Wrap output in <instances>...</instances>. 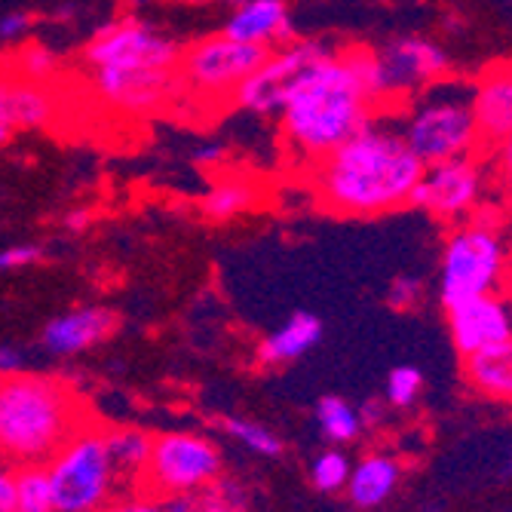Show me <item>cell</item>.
Instances as JSON below:
<instances>
[{
    "label": "cell",
    "mask_w": 512,
    "mask_h": 512,
    "mask_svg": "<svg viewBox=\"0 0 512 512\" xmlns=\"http://www.w3.org/2000/svg\"><path fill=\"white\" fill-rule=\"evenodd\" d=\"M34 13L31 10H7L0 16V43H25L31 28H34Z\"/></svg>",
    "instance_id": "31"
},
{
    "label": "cell",
    "mask_w": 512,
    "mask_h": 512,
    "mask_svg": "<svg viewBox=\"0 0 512 512\" xmlns=\"http://www.w3.org/2000/svg\"><path fill=\"white\" fill-rule=\"evenodd\" d=\"M509 273L503 218L491 203L473 218L448 227L439 258V301L454 307L470 298L500 295Z\"/></svg>",
    "instance_id": "7"
},
{
    "label": "cell",
    "mask_w": 512,
    "mask_h": 512,
    "mask_svg": "<svg viewBox=\"0 0 512 512\" xmlns=\"http://www.w3.org/2000/svg\"><path fill=\"white\" fill-rule=\"evenodd\" d=\"M325 53H329V46L319 43V40H298L295 37L286 46H276V50L267 53L261 68L234 92V105L240 111L255 114V117H273V114L279 117V111H283L295 83Z\"/></svg>",
    "instance_id": "12"
},
{
    "label": "cell",
    "mask_w": 512,
    "mask_h": 512,
    "mask_svg": "<svg viewBox=\"0 0 512 512\" xmlns=\"http://www.w3.org/2000/svg\"><path fill=\"white\" fill-rule=\"evenodd\" d=\"M390 117L411 154L424 166L485 154L467 80L445 77L442 83L417 92L402 108L390 111Z\"/></svg>",
    "instance_id": "6"
},
{
    "label": "cell",
    "mask_w": 512,
    "mask_h": 512,
    "mask_svg": "<svg viewBox=\"0 0 512 512\" xmlns=\"http://www.w3.org/2000/svg\"><path fill=\"white\" fill-rule=\"evenodd\" d=\"M197 512H246V503L237 491V485L230 482H215L206 494H203V503Z\"/></svg>",
    "instance_id": "30"
},
{
    "label": "cell",
    "mask_w": 512,
    "mask_h": 512,
    "mask_svg": "<svg viewBox=\"0 0 512 512\" xmlns=\"http://www.w3.org/2000/svg\"><path fill=\"white\" fill-rule=\"evenodd\" d=\"M56 512H105L114 500L117 473L108 454L105 427H80L46 463Z\"/></svg>",
    "instance_id": "8"
},
{
    "label": "cell",
    "mask_w": 512,
    "mask_h": 512,
    "mask_svg": "<svg viewBox=\"0 0 512 512\" xmlns=\"http://www.w3.org/2000/svg\"><path fill=\"white\" fill-rule=\"evenodd\" d=\"M105 512H166V506H163L160 497L135 491V494L120 497V500H111V506Z\"/></svg>",
    "instance_id": "33"
},
{
    "label": "cell",
    "mask_w": 512,
    "mask_h": 512,
    "mask_svg": "<svg viewBox=\"0 0 512 512\" xmlns=\"http://www.w3.org/2000/svg\"><path fill=\"white\" fill-rule=\"evenodd\" d=\"M448 313V332L460 359H470L506 338H512V307L500 295H482L454 304Z\"/></svg>",
    "instance_id": "13"
},
{
    "label": "cell",
    "mask_w": 512,
    "mask_h": 512,
    "mask_svg": "<svg viewBox=\"0 0 512 512\" xmlns=\"http://www.w3.org/2000/svg\"><path fill=\"white\" fill-rule=\"evenodd\" d=\"M86 427L77 393L50 375L0 378V454L16 463L50 457Z\"/></svg>",
    "instance_id": "4"
},
{
    "label": "cell",
    "mask_w": 512,
    "mask_h": 512,
    "mask_svg": "<svg viewBox=\"0 0 512 512\" xmlns=\"http://www.w3.org/2000/svg\"><path fill=\"white\" fill-rule=\"evenodd\" d=\"M80 59L96 99L117 114H154L178 86V43L142 16H114L99 25Z\"/></svg>",
    "instance_id": "2"
},
{
    "label": "cell",
    "mask_w": 512,
    "mask_h": 512,
    "mask_svg": "<svg viewBox=\"0 0 512 512\" xmlns=\"http://www.w3.org/2000/svg\"><path fill=\"white\" fill-rule=\"evenodd\" d=\"M384 402L390 408H411L424 393V371L417 365H396L387 375Z\"/></svg>",
    "instance_id": "27"
},
{
    "label": "cell",
    "mask_w": 512,
    "mask_h": 512,
    "mask_svg": "<svg viewBox=\"0 0 512 512\" xmlns=\"http://www.w3.org/2000/svg\"><path fill=\"white\" fill-rule=\"evenodd\" d=\"M16 71L22 80L46 86L59 74V56L53 46H46L43 40H25L16 56Z\"/></svg>",
    "instance_id": "24"
},
{
    "label": "cell",
    "mask_w": 512,
    "mask_h": 512,
    "mask_svg": "<svg viewBox=\"0 0 512 512\" xmlns=\"http://www.w3.org/2000/svg\"><path fill=\"white\" fill-rule=\"evenodd\" d=\"M105 442H108V454L114 463L117 482H126L129 488L142 485L154 439L145 430H135V427H108Z\"/></svg>",
    "instance_id": "20"
},
{
    "label": "cell",
    "mask_w": 512,
    "mask_h": 512,
    "mask_svg": "<svg viewBox=\"0 0 512 512\" xmlns=\"http://www.w3.org/2000/svg\"><path fill=\"white\" fill-rule=\"evenodd\" d=\"M117 332V316L108 307H74L43 325L40 344L56 356H74L105 344Z\"/></svg>",
    "instance_id": "16"
},
{
    "label": "cell",
    "mask_w": 512,
    "mask_h": 512,
    "mask_svg": "<svg viewBox=\"0 0 512 512\" xmlns=\"http://www.w3.org/2000/svg\"><path fill=\"white\" fill-rule=\"evenodd\" d=\"M344 59L381 114L402 108L451 74V56L427 34H399L384 46H347Z\"/></svg>",
    "instance_id": "5"
},
{
    "label": "cell",
    "mask_w": 512,
    "mask_h": 512,
    "mask_svg": "<svg viewBox=\"0 0 512 512\" xmlns=\"http://www.w3.org/2000/svg\"><path fill=\"white\" fill-rule=\"evenodd\" d=\"M255 203H258L255 184L246 178L230 175V178H218L203 194L200 209L209 221H234V218L246 215Z\"/></svg>",
    "instance_id": "21"
},
{
    "label": "cell",
    "mask_w": 512,
    "mask_h": 512,
    "mask_svg": "<svg viewBox=\"0 0 512 512\" xmlns=\"http://www.w3.org/2000/svg\"><path fill=\"white\" fill-rule=\"evenodd\" d=\"M463 381L491 402L512 405V338L463 359Z\"/></svg>",
    "instance_id": "19"
},
{
    "label": "cell",
    "mask_w": 512,
    "mask_h": 512,
    "mask_svg": "<svg viewBox=\"0 0 512 512\" xmlns=\"http://www.w3.org/2000/svg\"><path fill=\"white\" fill-rule=\"evenodd\" d=\"M221 451L194 433H163L151 442V457L138 491L151 497L206 494L221 479Z\"/></svg>",
    "instance_id": "10"
},
{
    "label": "cell",
    "mask_w": 512,
    "mask_h": 512,
    "mask_svg": "<svg viewBox=\"0 0 512 512\" xmlns=\"http://www.w3.org/2000/svg\"><path fill=\"white\" fill-rule=\"evenodd\" d=\"M491 181L497 184L485 154L424 166V175L417 181L408 209H417L433 221L454 227L488 206Z\"/></svg>",
    "instance_id": "9"
},
{
    "label": "cell",
    "mask_w": 512,
    "mask_h": 512,
    "mask_svg": "<svg viewBox=\"0 0 512 512\" xmlns=\"http://www.w3.org/2000/svg\"><path fill=\"white\" fill-rule=\"evenodd\" d=\"M470 102H473V117L479 126L482 148L488 154L512 132V62L485 68L470 83Z\"/></svg>",
    "instance_id": "15"
},
{
    "label": "cell",
    "mask_w": 512,
    "mask_h": 512,
    "mask_svg": "<svg viewBox=\"0 0 512 512\" xmlns=\"http://www.w3.org/2000/svg\"><path fill=\"white\" fill-rule=\"evenodd\" d=\"M10 138H13V129L0 123V151H4V148L10 145Z\"/></svg>",
    "instance_id": "41"
},
{
    "label": "cell",
    "mask_w": 512,
    "mask_h": 512,
    "mask_svg": "<svg viewBox=\"0 0 512 512\" xmlns=\"http://www.w3.org/2000/svg\"><path fill=\"white\" fill-rule=\"evenodd\" d=\"M500 194H503V206H506V215L512 218V181L506 184V188H500Z\"/></svg>",
    "instance_id": "40"
},
{
    "label": "cell",
    "mask_w": 512,
    "mask_h": 512,
    "mask_svg": "<svg viewBox=\"0 0 512 512\" xmlns=\"http://www.w3.org/2000/svg\"><path fill=\"white\" fill-rule=\"evenodd\" d=\"M224 160H227V148L218 145V142L200 145V148L194 151V163H197L200 169H221Z\"/></svg>",
    "instance_id": "36"
},
{
    "label": "cell",
    "mask_w": 512,
    "mask_h": 512,
    "mask_svg": "<svg viewBox=\"0 0 512 512\" xmlns=\"http://www.w3.org/2000/svg\"><path fill=\"white\" fill-rule=\"evenodd\" d=\"M399 482H402V460L390 451H368L353 463L344 491L356 509H378L393 497Z\"/></svg>",
    "instance_id": "17"
},
{
    "label": "cell",
    "mask_w": 512,
    "mask_h": 512,
    "mask_svg": "<svg viewBox=\"0 0 512 512\" xmlns=\"http://www.w3.org/2000/svg\"><path fill=\"white\" fill-rule=\"evenodd\" d=\"M16 500H19V512H56L53 482L46 463H22L16 470Z\"/></svg>",
    "instance_id": "23"
},
{
    "label": "cell",
    "mask_w": 512,
    "mask_h": 512,
    "mask_svg": "<svg viewBox=\"0 0 512 512\" xmlns=\"http://www.w3.org/2000/svg\"><path fill=\"white\" fill-rule=\"evenodd\" d=\"M25 371V353L13 344H0V378H13Z\"/></svg>",
    "instance_id": "35"
},
{
    "label": "cell",
    "mask_w": 512,
    "mask_h": 512,
    "mask_svg": "<svg viewBox=\"0 0 512 512\" xmlns=\"http://www.w3.org/2000/svg\"><path fill=\"white\" fill-rule=\"evenodd\" d=\"M316 424H319L322 436L329 439L335 448L356 442L359 433L365 430L362 427V417H359V408L350 405L341 396H322L316 402Z\"/></svg>",
    "instance_id": "22"
},
{
    "label": "cell",
    "mask_w": 512,
    "mask_h": 512,
    "mask_svg": "<svg viewBox=\"0 0 512 512\" xmlns=\"http://www.w3.org/2000/svg\"><path fill=\"white\" fill-rule=\"evenodd\" d=\"M322 332L325 325L316 313L310 310H298L292 313L283 325H279L276 332L264 335L258 341V362L273 368V365H286V362H295L301 359L304 353H310L319 341H322Z\"/></svg>",
    "instance_id": "18"
},
{
    "label": "cell",
    "mask_w": 512,
    "mask_h": 512,
    "mask_svg": "<svg viewBox=\"0 0 512 512\" xmlns=\"http://www.w3.org/2000/svg\"><path fill=\"white\" fill-rule=\"evenodd\" d=\"M43 258H46V252L40 243H10V246L0 249V273L37 267Z\"/></svg>",
    "instance_id": "29"
},
{
    "label": "cell",
    "mask_w": 512,
    "mask_h": 512,
    "mask_svg": "<svg viewBox=\"0 0 512 512\" xmlns=\"http://www.w3.org/2000/svg\"><path fill=\"white\" fill-rule=\"evenodd\" d=\"M267 50L230 40L227 34H206L194 40L188 50H181L178 83L203 99H230L234 92L261 68Z\"/></svg>",
    "instance_id": "11"
},
{
    "label": "cell",
    "mask_w": 512,
    "mask_h": 512,
    "mask_svg": "<svg viewBox=\"0 0 512 512\" xmlns=\"http://www.w3.org/2000/svg\"><path fill=\"white\" fill-rule=\"evenodd\" d=\"M221 34L270 53L295 40L292 10L286 0H237L221 25Z\"/></svg>",
    "instance_id": "14"
},
{
    "label": "cell",
    "mask_w": 512,
    "mask_h": 512,
    "mask_svg": "<svg viewBox=\"0 0 512 512\" xmlns=\"http://www.w3.org/2000/svg\"><path fill=\"white\" fill-rule=\"evenodd\" d=\"M62 224H65V230H71V234H83V230L92 224V212L89 209H71Z\"/></svg>",
    "instance_id": "38"
},
{
    "label": "cell",
    "mask_w": 512,
    "mask_h": 512,
    "mask_svg": "<svg viewBox=\"0 0 512 512\" xmlns=\"http://www.w3.org/2000/svg\"><path fill=\"white\" fill-rule=\"evenodd\" d=\"M503 473H506V476L512 473V448H509V457H506V467H503Z\"/></svg>",
    "instance_id": "42"
},
{
    "label": "cell",
    "mask_w": 512,
    "mask_h": 512,
    "mask_svg": "<svg viewBox=\"0 0 512 512\" xmlns=\"http://www.w3.org/2000/svg\"><path fill=\"white\" fill-rule=\"evenodd\" d=\"M384 402H378V399H371L368 405H362L359 408V417H362V427H375V424H381L384 421Z\"/></svg>",
    "instance_id": "39"
},
{
    "label": "cell",
    "mask_w": 512,
    "mask_h": 512,
    "mask_svg": "<svg viewBox=\"0 0 512 512\" xmlns=\"http://www.w3.org/2000/svg\"><path fill=\"white\" fill-rule=\"evenodd\" d=\"M16 83L19 77H0V123L16 132Z\"/></svg>",
    "instance_id": "34"
},
{
    "label": "cell",
    "mask_w": 512,
    "mask_h": 512,
    "mask_svg": "<svg viewBox=\"0 0 512 512\" xmlns=\"http://www.w3.org/2000/svg\"><path fill=\"white\" fill-rule=\"evenodd\" d=\"M310 169L319 206L338 218H381L408 209L424 175V163L411 154L390 114H378Z\"/></svg>",
    "instance_id": "1"
},
{
    "label": "cell",
    "mask_w": 512,
    "mask_h": 512,
    "mask_svg": "<svg viewBox=\"0 0 512 512\" xmlns=\"http://www.w3.org/2000/svg\"><path fill=\"white\" fill-rule=\"evenodd\" d=\"M378 114V105L365 96L362 83L347 65L344 50H329L289 92L279 111V132L301 163L316 166Z\"/></svg>",
    "instance_id": "3"
},
{
    "label": "cell",
    "mask_w": 512,
    "mask_h": 512,
    "mask_svg": "<svg viewBox=\"0 0 512 512\" xmlns=\"http://www.w3.org/2000/svg\"><path fill=\"white\" fill-rule=\"evenodd\" d=\"M350 470H353V460L341 448H329V451H322V454L313 457V463H310V482L322 494H338V491L347 488Z\"/></svg>",
    "instance_id": "25"
},
{
    "label": "cell",
    "mask_w": 512,
    "mask_h": 512,
    "mask_svg": "<svg viewBox=\"0 0 512 512\" xmlns=\"http://www.w3.org/2000/svg\"><path fill=\"white\" fill-rule=\"evenodd\" d=\"M0 512H19L16 500V473L0 467Z\"/></svg>",
    "instance_id": "37"
},
{
    "label": "cell",
    "mask_w": 512,
    "mask_h": 512,
    "mask_svg": "<svg viewBox=\"0 0 512 512\" xmlns=\"http://www.w3.org/2000/svg\"><path fill=\"white\" fill-rule=\"evenodd\" d=\"M485 157H488L491 172L497 178V188H506V184L512 181V132L503 138L500 145H494Z\"/></svg>",
    "instance_id": "32"
},
{
    "label": "cell",
    "mask_w": 512,
    "mask_h": 512,
    "mask_svg": "<svg viewBox=\"0 0 512 512\" xmlns=\"http://www.w3.org/2000/svg\"><path fill=\"white\" fill-rule=\"evenodd\" d=\"M224 433L230 439H237L240 445H246L249 451L261 454V457H279L283 454V439H279L273 430L246 421V417H224Z\"/></svg>",
    "instance_id": "26"
},
{
    "label": "cell",
    "mask_w": 512,
    "mask_h": 512,
    "mask_svg": "<svg viewBox=\"0 0 512 512\" xmlns=\"http://www.w3.org/2000/svg\"><path fill=\"white\" fill-rule=\"evenodd\" d=\"M424 298H427V283H424L421 276H408V273H402V276L393 279L390 295H387L390 307L399 310V313L417 310V307L424 304Z\"/></svg>",
    "instance_id": "28"
}]
</instances>
